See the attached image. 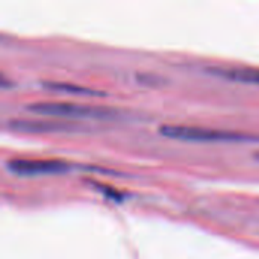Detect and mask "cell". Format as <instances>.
Here are the masks:
<instances>
[{"mask_svg":"<svg viewBox=\"0 0 259 259\" xmlns=\"http://www.w3.org/2000/svg\"><path fill=\"white\" fill-rule=\"evenodd\" d=\"M9 127L20 132H49V131H61L62 124L56 121H36V120H11Z\"/></svg>","mask_w":259,"mask_h":259,"instance_id":"obj_5","label":"cell"},{"mask_svg":"<svg viewBox=\"0 0 259 259\" xmlns=\"http://www.w3.org/2000/svg\"><path fill=\"white\" fill-rule=\"evenodd\" d=\"M8 168L21 176H38L64 173L70 165L56 159H12L8 162Z\"/></svg>","mask_w":259,"mask_h":259,"instance_id":"obj_3","label":"cell"},{"mask_svg":"<svg viewBox=\"0 0 259 259\" xmlns=\"http://www.w3.org/2000/svg\"><path fill=\"white\" fill-rule=\"evenodd\" d=\"M99 188L106 194V196H109L111 199H115V200H121L123 199V196L120 194V193H117V191H114L112 188H108V187H102V185H99Z\"/></svg>","mask_w":259,"mask_h":259,"instance_id":"obj_7","label":"cell"},{"mask_svg":"<svg viewBox=\"0 0 259 259\" xmlns=\"http://www.w3.org/2000/svg\"><path fill=\"white\" fill-rule=\"evenodd\" d=\"M29 111L42 114V115H62V117H91V118H103L109 117L112 112L106 108L90 106L80 103H68V102H39L27 106Z\"/></svg>","mask_w":259,"mask_h":259,"instance_id":"obj_2","label":"cell"},{"mask_svg":"<svg viewBox=\"0 0 259 259\" xmlns=\"http://www.w3.org/2000/svg\"><path fill=\"white\" fill-rule=\"evenodd\" d=\"M44 87L58 90V91H65V93H76V94H100L96 90H90V88H83L74 83H65V82H44Z\"/></svg>","mask_w":259,"mask_h":259,"instance_id":"obj_6","label":"cell"},{"mask_svg":"<svg viewBox=\"0 0 259 259\" xmlns=\"http://www.w3.org/2000/svg\"><path fill=\"white\" fill-rule=\"evenodd\" d=\"M159 132L164 137L184 140V141H244L252 140L238 132H228V131H215L208 127L199 126H179V124H165L161 126Z\"/></svg>","mask_w":259,"mask_h":259,"instance_id":"obj_1","label":"cell"},{"mask_svg":"<svg viewBox=\"0 0 259 259\" xmlns=\"http://www.w3.org/2000/svg\"><path fill=\"white\" fill-rule=\"evenodd\" d=\"M206 71L229 80L259 85V68L256 67H208Z\"/></svg>","mask_w":259,"mask_h":259,"instance_id":"obj_4","label":"cell"}]
</instances>
